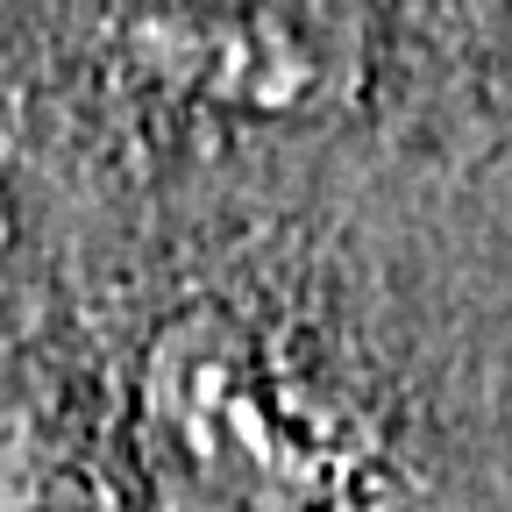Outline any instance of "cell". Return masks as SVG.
Returning a JSON list of instances; mask_svg holds the SVG:
<instances>
[{
  "instance_id": "2",
  "label": "cell",
  "mask_w": 512,
  "mask_h": 512,
  "mask_svg": "<svg viewBox=\"0 0 512 512\" xmlns=\"http://www.w3.org/2000/svg\"><path fill=\"white\" fill-rule=\"evenodd\" d=\"M100 36L128 79L228 121H313L363 86L356 22L306 8H114Z\"/></svg>"
},
{
  "instance_id": "1",
  "label": "cell",
  "mask_w": 512,
  "mask_h": 512,
  "mask_svg": "<svg viewBox=\"0 0 512 512\" xmlns=\"http://www.w3.org/2000/svg\"><path fill=\"white\" fill-rule=\"evenodd\" d=\"M157 512H370L392 484L377 420L242 306H185L136 363Z\"/></svg>"
},
{
  "instance_id": "3",
  "label": "cell",
  "mask_w": 512,
  "mask_h": 512,
  "mask_svg": "<svg viewBox=\"0 0 512 512\" xmlns=\"http://www.w3.org/2000/svg\"><path fill=\"white\" fill-rule=\"evenodd\" d=\"M0 512H121V477L57 406L0 392Z\"/></svg>"
}]
</instances>
